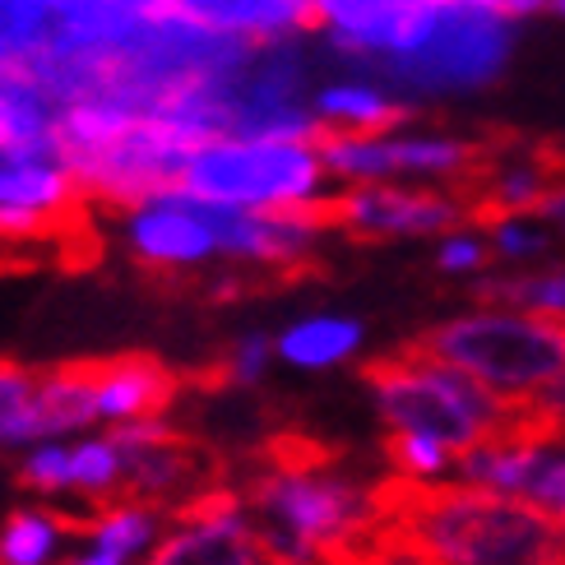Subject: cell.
<instances>
[{
  "mask_svg": "<svg viewBox=\"0 0 565 565\" xmlns=\"http://www.w3.org/2000/svg\"><path fill=\"white\" fill-rule=\"evenodd\" d=\"M482 297L497 306H520V311H537L565 320V265L537 269V274H510V278H487Z\"/></svg>",
  "mask_w": 565,
  "mask_h": 565,
  "instance_id": "ffe728a7",
  "label": "cell"
},
{
  "mask_svg": "<svg viewBox=\"0 0 565 565\" xmlns=\"http://www.w3.org/2000/svg\"><path fill=\"white\" fill-rule=\"evenodd\" d=\"M61 565H130V561H121V556H111V552H103V547H79V552H65V561Z\"/></svg>",
  "mask_w": 565,
  "mask_h": 565,
  "instance_id": "484cf974",
  "label": "cell"
},
{
  "mask_svg": "<svg viewBox=\"0 0 565 565\" xmlns=\"http://www.w3.org/2000/svg\"><path fill=\"white\" fill-rule=\"evenodd\" d=\"M311 116L320 121V135L343 130V135H366V130H390L404 126V98L371 75H339L311 88Z\"/></svg>",
  "mask_w": 565,
  "mask_h": 565,
  "instance_id": "5bb4252c",
  "label": "cell"
},
{
  "mask_svg": "<svg viewBox=\"0 0 565 565\" xmlns=\"http://www.w3.org/2000/svg\"><path fill=\"white\" fill-rule=\"evenodd\" d=\"M362 381L371 385V398L390 422V431H427L450 445L455 455L497 436L514 408L459 366L422 352L417 343L390 352V358H375L362 371Z\"/></svg>",
  "mask_w": 565,
  "mask_h": 565,
  "instance_id": "5b68a950",
  "label": "cell"
},
{
  "mask_svg": "<svg viewBox=\"0 0 565 565\" xmlns=\"http://www.w3.org/2000/svg\"><path fill=\"white\" fill-rule=\"evenodd\" d=\"M362 343H366L362 320H352V316H306V320H292L274 339V352L288 366L329 371V366H343V362L358 358Z\"/></svg>",
  "mask_w": 565,
  "mask_h": 565,
  "instance_id": "e0dca14e",
  "label": "cell"
},
{
  "mask_svg": "<svg viewBox=\"0 0 565 565\" xmlns=\"http://www.w3.org/2000/svg\"><path fill=\"white\" fill-rule=\"evenodd\" d=\"M381 514L427 565H565V524L529 497L390 478Z\"/></svg>",
  "mask_w": 565,
  "mask_h": 565,
  "instance_id": "7a4b0ae2",
  "label": "cell"
},
{
  "mask_svg": "<svg viewBox=\"0 0 565 565\" xmlns=\"http://www.w3.org/2000/svg\"><path fill=\"white\" fill-rule=\"evenodd\" d=\"M38 385L42 371L0 362V455L29 450L42 440V417H38Z\"/></svg>",
  "mask_w": 565,
  "mask_h": 565,
  "instance_id": "d6986e66",
  "label": "cell"
},
{
  "mask_svg": "<svg viewBox=\"0 0 565 565\" xmlns=\"http://www.w3.org/2000/svg\"><path fill=\"white\" fill-rule=\"evenodd\" d=\"M93 390H98V417L121 427V422H145L168 413L181 394V375L168 371L158 358L130 352V358L93 362Z\"/></svg>",
  "mask_w": 565,
  "mask_h": 565,
  "instance_id": "4fadbf2b",
  "label": "cell"
},
{
  "mask_svg": "<svg viewBox=\"0 0 565 565\" xmlns=\"http://www.w3.org/2000/svg\"><path fill=\"white\" fill-rule=\"evenodd\" d=\"M473 218V200L455 185L431 181H362L339 185L324 204L329 232H348L362 242H394V237H440Z\"/></svg>",
  "mask_w": 565,
  "mask_h": 565,
  "instance_id": "52a82bcc",
  "label": "cell"
},
{
  "mask_svg": "<svg viewBox=\"0 0 565 565\" xmlns=\"http://www.w3.org/2000/svg\"><path fill=\"white\" fill-rule=\"evenodd\" d=\"M487 242H491L497 260L529 265V260H543L547 255L552 223L543 214H501V218H487Z\"/></svg>",
  "mask_w": 565,
  "mask_h": 565,
  "instance_id": "7402d4cb",
  "label": "cell"
},
{
  "mask_svg": "<svg viewBox=\"0 0 565 565\" xmlns=\"http://www.w3.org/2000/svg\"><path fill=\"white\" fill-rule=\"evenodd\" d=\"M111 436L121 445V497L149 501L168 514L191 505L204 487L223 478L218 459L162 417L121 422V427H111Z\"/></svg>",
  "mask_w": 565,
  "mask_h": 565,
  "instance_id": "ba28073f",
  "label": "cell"
},
{
  "mask_svg": "<svg viewBox=\"0 0 565 565\" xmlns=\"http://www.w3.org/2000/svg\"><path fill=\"white\" fill-rule=\"evenodd\" d=\"M320 153L339 185H362V181L468 185L482 172V149L473 139L450 130H413V126H390L366 135L329 130L320 135Z\"/></svg>",
  "mask_w": 565,
  "mask_h": 565,
  "instance_id": "8992f818",
  "label": "cell"
},
{
  "mask_svg": "<svg viewBox=\"0 0 565 565\" xmlns=\"http://www.w3.org/2000/svg\"><path fill=\"white\" fill-rule=\"evenodd\" d=\"M497 255H491V242H487V227H473V223H459L450 232H440L436 242V269L450 274V278H478Z\"/></svg>",
  "mask_w": 565,
  "mask_h": 565,
  "instance_id": "603a6c76",
  "label": "cell"
},
{
  "mask_svg": "<svg viewBox=\"0 0 565 565\" xmlns=\"http://www.w3.org/2000/svg\"><path fill=\"white\" fill-rule=\"evenodd\" d=\"M237 487L269 565H358L385 520L381 482L297 436H278Z\"/></svg>",
  "mask_w": 565,
  "mask_h": 565,
  "instance_id": "6da1fadb",
  "label": "cell"
},
{
  "mask_svg": "<svg viewBox=\"0 0 565 565\" xmlns=\"http://www.w3.org/2000/svg\"><path fill=\"white\" fill-rule=\"evenodd\" d=\"M556 168H547L543 158L533 153H514V158H501V162H482V172L473 177L478 191L468 195L473 200V214L487 223V218H501V214H537L547 200V191L556 185Z\"/></svg>",
  "mask_w": 565,
  "mask_h": 565,
  "instance_id": "9a60e30c",
  "label": "cell"
},
{
  "mask_svg": "<svg viewBox=\"0 0 565 565\" xmlns=\"http://www.w3.org/2000/svg\"><path fill=\"white\" fill-rule=\"evenodd\" d=\"M177 185L214 209H242V214L324 209L329 195L339 191V181L320 153V139L246 135V130L209 135L185 158Z\"/></svg>",
  "mask_w": 565,
  "mask_h": 565,
  "instance_id": "3957f363",
  "label": "cell"
},
{
  "mask_svg": "<svg viewBox=\"0 0 565 565\" xmlns=\"http://www.w3.org/2000/svg\"><path fill=\"white\" fill-rule=\"evenodd\" d=\"M278 358L274 352V339L269 334H242L237 343L227 348V358H223V381L232 385H255L260 375L269 371V362Z\"/></svg>",
  "mask_w": 565,
  "mask_h": 565,
  "instance_id": "cb8c5ba5",
  "label": "cell"
},
{
  "mask_svg": "<svg viewBox=\"0 0 565 565\" xmlns=\"http://www.w3.org/2000/svg\"><path fill=\"white\" fill-rule=\"evenodd\" d=\"M145 565H269V552L246 514L242 487L218 478L172 514Z\"/></svg>",
  "mask_w": 565,
  "mask_h": 565,
  "instance_id": "30bf717a",
  "label": "cell"
},
{
  "mask_svg": "<svg viewBox=\"0 0 565 565\" xmlns=\"http://www.w3.org/2000/svg\"><path fill=\"white\" fill-rule=\"evenodd\" d=\"M19 482L38 497H84L103 505L121 497V445L116 436L38 440L19 459Z\"/></svg>",
  "mask_w": 565,
  "mask_h": 565,
  "instance_id": "7c38bea8",
  "label": "cell"
},
{
  "mask_svg": "<svg viewBox=\"0 0 565 565\" xmlns=\"http://www.w3.org/2000/svg\"><path fill=\"white\" fill-rule=\"evenodd\" d=\"M168 524H172L168 510H158L149 501H135V497H116V501L93 505V514H84L79 537L88 547H103V552L121 556V561H139V556L153 552V543L168 533Z\"/></svg>",
  "mask_w": 565,
  "mask_h": 565,
  "instance_id": "2e32d148",
  "label": "cell"
},
{
  "mask_svg": "<svg viewBox=\"0 0 565 565\" xmlns=\"http://www.w3.org/2000/svg\"><path fill=\"white\" fill-rule=\"evenodd\" d=\"M121 242L149 274H195L223 260L218 209L181 191V185L126 204Z\"/></svg>",
  "mask_w": 565,
  "mask_h": 565,
  "instance_id": "9c48e42d",
  "label": "cell"
},
{
  "mask_svg": "<svg viewBox=\"0 0 565 565\" xmlns=\"http://www.w3.org/2000/svg\"><path fill=\"white\" fill-rule=\"evenodd\" d=\"M547 223H552V232H565V177H556V185L547 191V200H543V209H537Z\"/></svg>",
  "mask_w": 565,
  "mask_h": 565,
  "instance_id": "d4e9b609",
  "label": "cell"
},
{
  "mask_svg": "<svg viewBox=\"0 0 565 565\" xmlns=\"http://www.w3.org/2000/svg\"><path fill=\"white\" fill-rule=\"evenodd\" d=\"M417 348L473 375L505 404H529L565 371V320L487 301L482 311L440 320Z\"/></svg>",
  "mask_w": 565,
  "mask_h": 565,
  "instance_id": "277c9868",
  "label": "cell"
},
{
  "mask_svg": "<svg viewBox=\"0 0 565 565\" xmlns=\"http://www.w3.org/2000/svg\"><path fill=\"white\" fill-rule=\"evenodd\" d=\"M543 14H547V19H561V23H565V0H543Z\"/></svg>",
  "mask_w": 565,
  "mask_h": 565,
  "instance_id": "4316f807",
  "label": "cell"
},
{
  "mask_svg": "<svg viewBox=\"0 0 565 565\" xmlns=\"http://www.w3.org/2000/svg\"><path fill=\"white\" fill-rule=\"evenodd\" d=\"M455 450L445 440L427 431H390L385 436V463L394 478L408 482H440L445 473H455Z\"/></svg>",
  "mask_w": 565,
  "mask_h": 565,
  "instance_id": "44dd1931",
  "label": "cell"
},
{
  "mask_svg": "<svg viewBox=\"0 0 565 565\" xmlns=\"http://www.w3.org/2000/svg\"><path fill=\"white\" fill-rule=\"evenodd\" d=\"M70 537H79L75 514H61L52 505L14 510L0 524V565H61Z\"/></svg>",
  "mask_w": 565,
  "mask_h": 565,
  "instance_id": "ac0fdd59",
  "label": "cell"
},
{
  "mask_svg": "<svg viewBox=\"0 0 565 565\" xmlns=\"http://www.w3.org/2000/svg\"><path fill=\"white\" fill-rule=\"evenodd\" d=\"M79 177L61 153L0 158V242H42L79 218Z\"/></svg>",
  "mask_w": 565,
  "mask_h": 565,
  "instance_id": "8fae6325",
  "label": "cell"
}]
</instances>
